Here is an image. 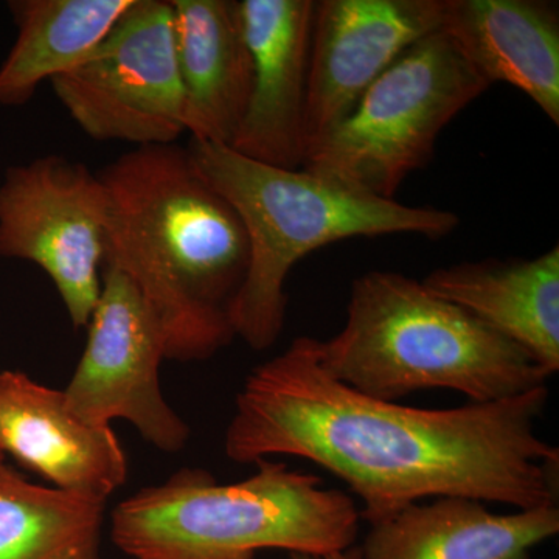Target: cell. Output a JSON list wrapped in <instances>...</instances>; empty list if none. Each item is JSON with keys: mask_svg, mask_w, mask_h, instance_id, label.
<instances>
[{"mask_svg": "<svg viewBox=\"0 0 559 559\" xmlns=\"http://www.w3.org/2000/svg\"><path fill=\"white\" fill-rule=\"evenodd\" d=\"M289 559H364L358 544L349 547L347 550L334 551L329 555H311V554H288Z\"/></svg>", "mask_w": 559, "mask_h": 559, "instance_id": "cell-19", "label": "cell"}, {"mask_svg": "<svg viewBox=\"0 0 559 559\" xmlns=\"http://www.w3.org/2000/svg\"><path fill=\"white\" fill-rule=\"evenodd\" d=\"M183 120L191 139L229 146L250 90L252 57L237 0H171Z\"/></svg>", "mask_w": 559, "mask_h": 559, "instance_id": "cell-16", "label": "cell"}, {"mask_svg": "<svg viewBox=\"0 0 559 559\" xmlns=\"http://www.w3.org/2000/svg\"><path fill=\"white\" fill-rule=\"evenodd\" d=\"M333 380L382 401L448 389L469 403L513 399L549 374L521 348L418 280L370 271L353 280L344 329L318 340Z\"/></svg>", "mask_w": 559, "mask_h": 559, "instance_id": "cell-4", "label": "cell"}, {"mask_svg": "<svg viewBox=\"0 0 559 559\" xmlns=\"http://www.w3.org/2000/svg\"><path fill=\"white\" fill-rule=\"evenodd\" d=\"M0 451L64 491L108 500L127 481V455L112 428L87 425L62 390L21 371H0Z\"/></svg>", "mask_w": 559, "mask_h": 559, "instance_id": "cell-12", "label": "cell"}, {"mask_svg": "<svg viewBox=\"0 0 559 559\" xmlns=\"http://www.w3.org/2000/svg\"><path fill=\"white\" fill-rule=\"evenodd\" d=\"M50 83L90 138L175 145L186 132V100L171 2L132 0L86 60Z\"/></svg>", "mask_w": 559, "mask_h": 559, "instance_id": "cell-7", "label": "cell"}, {"mask_svg": "<svg viewBox=\"0 0 559 559\" xmlns=\"http://www.w3.org/2000/svg\"><path fill=\"white\" fill-rule=\"evenodd\" d=\"M106 502L32 484L0 460V559H105Z\"/></svg>", "mask_w": 559, "mask_h": 559, "instance_id": "cell-18", "label": "cell"}, {"mask_svg": "<svg viewBox=\"0 0 559 559\" xmlns=\"http://www.w3.org/2000/svg\"><path fill=\"white\" fill-rule=\"evenodd\" d=\"M164 359L167 340L156 312L127 274L105 264L86 348L62 390L69 409L92 426L123 419L157 450H182L190 428L162 393Z\"/></svg>", "mask_w": 559, "mask_h": 559, "instance_id": "cell-9", "label": "cell"}, {"mask_svg": "<svg viewBox=\"0 0 559 559\" xmlns=\"http://www.w3.org/2000/svg\"><path fill=\"white\" fill-rule=\"evenodd\" d=\"M558 533V506L498 514L480 500L447 496L371 524L359 549L364 559H532Z\"/></svg>", "mask_w": 559, "mask_h": 559, "instance_id": "cell-13", "label": "cell"}, {"mask_svg": "<svg viewBox=\"0 0 559 559\" xmlns=\"http://www.w3.org/2000/svg\"><path fill=\"white\" fill-rule=\"evenodd\" d=\"M97 175L108 193L105 264L156 312L167 359L212 358L235 340L227 310L249 267L240 216L178 145L138 146Z\"/></svg>", "mask_w": 559, "mask_h": 559, "instance_id": "cell-2", "label": "cell"}, {"mask_svg": "<svg viewBox=\"0 0 559 559\" xmlns=\"http://www.w3.org/2000/svg\"><path fill=\"white\" fill-rule=\"evenodd\" d=\"M132 0H13L16 43L0 66V106L32 100L39 84L86 60Z\"/></svg>", "mask_w": 559, "mask_h": 559, "instance_id": "cell-17", "label": "cell"}, {"mask_svg": "<svg viewBox=\"0 0 559 559\" xmlns=\"http://www.w3.org/2000/svg\"><path fill=\"white\" fill-rule=\"evenodd\" d=\"M441 32L477 72L516 87L559 124V13L544 0H444Z\"/></svg>", "mask_w": 559, "mask_h": 559, "instance_id": "cell-14", "label": "cell"}, {"mask_svg": "<svg viewBox=\"0 0 559 559\" xmlns=\"http://www.w3.org/2000/svg\"><path fill=\"white\" fill-rule=\"evenodd\" d=\"M186 150L248 234L249 267L227 318L235 337L257 352L282 336L286 278L308 253L356 237L414 234L437 240L459 227V216L448 210L373 197L305 168L272 167L223 143L191 139Z\"/></svg>", "mask_w": 559, "mask_h": 559, "instance_id": "cell-3", "label": "cell"}, {"mask_svg": "<svg viewBox=\"0 0 559 559\" xmlns=\"http://www.w3.org/2000/svg\"><path fill=\"white\" fill-rule=\"evenodd\" d=\"M3 457H5V455H3L2 451H0V460H3Z\"/></svg>", "mask_w": 559, "mask_h": 559, "instance_id": "cell-20", "label": "cell"}, {"mask_svg": "<svg viewBox=\"0 0 559 559\" xmlns=\"http://www.w3.org/2000/svg\"><path fill=\"white\" fill-rule=\"evenodd\" d=\"M489 86L447 33H430L364 92L301 168L395 200L401 183L432 159L441 131Z\"/></svg>", "mask_w": 559, "mask_h": 559, "instance_id": "cell-6", "label": "cell"}, {"mask_svg": "<svg viewBox=\"0 0 559 559\" xmlns=\"http://www.w3.org/2000/svg\"><path fill=\"white\" fill-rule=\"evenodd\" d=\"M106 224L108 193L80 162L38 157L0 183V257L46 272L75 329L87 326L100 297Z\"/></svg>", "mask_w": 559, "mask_h": 559, "instance_id": "cell-8", "label": "cell"}, {"mask_svg": "<svg viewBox=\"0 0 559 559\" xmlns=\"http://www.w3.org/2000/svg\"><path fill=\"white\" fill-rule=\"evenodd\" d=\"M547 401V385L451 409L371 399L333 380L318 340L300 336L246 378L224 451L310 460L348 485L369 525L447 496L538 509L558 506L559 451L536 433Z\"/></svg>", "mask_w": 559, "mask_h": 559, "instance_id": "cell-1", "label": "cell"}, {"mask_svg": "<svg viewBox=\"0 0 559 559\" xmlns=\"http://www.w3.org/2000/svg\"><path fill=\"white\" fill-rule=\"evenodd\" d=\"M426 289L520 345L549 377L559 370V246L535 259L439 267Z\"/></svg>", "mask_w": 559, "mask_h": 559, "instance_id": "cell-15", "label": "cell"}, {"mask_svg": "<svg viewBox=\"0 0 559 559\" xmlns=\"http://www.w3.org/2000/svg\"><path fill=\"white\" fill-rule=\"evenodd\" d=\"M252 57V90L230 148L297 170L305 162V106L314 0H240Z\"/></svg>", "mask_w": 559, "mask_h": 559, "instance_id": "cell-11", "label": "cell"}, {"mask_svg": "<svg viewBox=\"0 0 559 559\" xmlns=\"http://www.w3.org/2000/svg\"><path fill=\"white\" fill-rule=\"evenodd\" d=\"M444 0H320L312 21L305 156L382 73L440 31Z\"/></svg>", "mask_w": 559, "mask_h": 559, "instance_id": "cell-10", "label": "cell"}, {"mask_svg": "<svg viewBox=\"0 0 559 559\" xmlns=\"http://www.w3.org/2000/svg\"><path fill=\"white\" fill-rule=\"evenodd\" d=\"M248 479L221 485L183 468L139 489L110 516V539L131 559H255L264 549L329 555L356 546L360 513L314 474L263 459Z\"/></svg>", "mask_w": 559, "mask_h": 559, "instance_id": "cell-5", "label": "cell"}]
</instances>
